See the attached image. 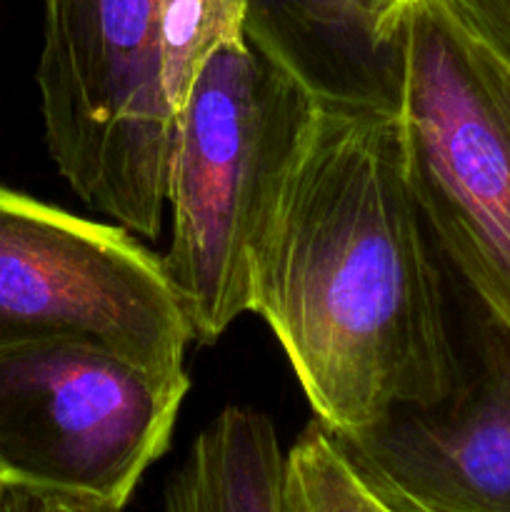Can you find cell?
<instances>
[{"mask_svg": "<svg viewBox=\"0 0 510 512\" xmlns=\"http://www.w3.org/2000/svg\"><path fill=\"white\" fill-rule=\"evenodd\" d=\"M405 173L440 253L510 335V68L420 0L400 20Z\"/></svg>", "mask_w": 510, "mask_h": 512, "instance_id": "277c9868", "label": "cell"}, {"mask_svg": "<svg viewBox=\"0 0 510 512\" xmlns=\"http://www.w3.org/2000/svg\"><path fill=\"white\" fill-rule=\"evenodd\" d=\"M33 510H35V493H33V490L23 488V485H15L13 508H10V512H33Z\"/></svg>", "mask_w": 510, "mask_h": 512, "instance_id": "5bb4252c", "label": "cell"}, {"mask_svg": "<svg viewBox=\"0 0 510 512\" xmlns=\"http://www.w3.org/2000/svg\"><path fill=\"white\" fill-rule=\"evenodd\" d=\"M13 495H15V485L0 478V512H10V508H13Z\"/></svg>", "mask_w": 510, "mask_h": 512, "instance_id": "2e32d148", "label": "cell"}, {"mask_svg": "<svg viewBox=\"0 0 510 512\" xmlns=\"http://www.w3.org/2000/svg\"><path fill=\"white\" fill-rule=\"evenodd\" d=\"M243 35L320 100L398 105L400 45L355 0H243Z\"/></svg>", "mask_w": 510, "mask_h": 512, "instance_id": "ba28073f", "label": "cell"}, {"mask_svg": "<svg viewBox=\"0 0 510 512\" xmlns=\"http://www.w3.org/2000/svg\"><path fill=\"white\" fill-rule=\"evenodd\" d=\"M163 512H285V453L273 420L225 408L170 478Z\"/></svg>", "mask_w": 510, "mask_h": 512, "instance_id": "9c48e42d", "label": "cell"}, {"mask_svg": "<svg viewBox=\"0 0 510 512\" xmlns=\"http://www.w3.org/2000/svg\"><path fill=\"white\" fill-rule=\"evenodd\" d=\"M355 3L370 23V28L375 30V35L383 43L393 45L398 43L400 20L420 0H355Z\"/></svg>", "mask_w": 510, "mask_h": 512, "instance_id": "7c38bea8", "label": "cell"}, {"mask_svg": "<svg viewBox=\"0 0 510 512\" xmlns=\"http://www.w3.org/2000/svg\"><path fill=\"white\" fill-rule=\"evenodd\" d=\"M188 388L185 373L80 340L0 350V478L123 510L168 450Z\"/></svg>", "mask_w": 510, "mask_h": 512, "instance_id": "5b68a950", "label": "cell"}, {"mask_svg": "<svg viewBox=\"0 0 510 512\" xmlns=\"http://www.w3.org/2000/svg\"><path fill=\"white\" fill-rule=\"evenodd\" d=\"M38 80L45 145L90 210L140 238L163 233L175 105L165 43L193 50L243 0H43Z\"/></svg>", "mask_w": 510, "mask_h": 512, "instance_id": "7a4b0ae2", "label": "cell"}, {"mask_svg": "<svg viewBox=\"0 0 510 512\" xmlns=\"http://www.w3.org/2000/svg\"><path fill=\"white\" fill-rule=\"evenodd\" d=\"M338 443L368 483L418 512H510V335L493 323L475 373L445 400Z\"/></svg>", "mask_w": 510, "mask_h": 512, "instance_id": "52a82bcc", "label": "cell"}, {"mask_svg": "<svg viewBox=\"0 0 510 512\" xmlns=\"http://www.w3.org/2000/svg\"><path fill=\"white\" fill-rule=\"evenodd\" d=\"M370 488H373V493L378 495V498L383 500V503L388 505L390 510H395V512H418L415 508H410V505H405L403 500H398V498H393V495H390V493H385V490L375 488V485H370Z\"/></svg>", "mask_w": 510, "mask_h": 512, "instance_id": "9a60e30c", "label": "cell"}, {"mask_svg": "<svg viewBox=\"0 0 510 512\" xmlns=\"http://www.w3.org/2000/svg\"><path fill=\"white\" fill-rule=\"evenodd\" d=\"M375 498H378V495H375ZM378 503H380V508H383V512H395V510H390V508H388V505H385V503H383V500H380V498H378Z\"/></svg>", "mask_w": 510, "mask_h": 512, "instance_id": "e0dca14e", "label": "cell"}, {"mask_svg": "<svg viewBox=\"0 0 510 512\" xmlns=\"http://www.w3.org/2000/svg\"><path fill=\"white\" fill-rule=\"evenodd\" d=\"M33 512H120V508L110 503H100V500L93 498H80V495L35 493Z\"/></svg>", "mask_w": 510, "mask_h": 512, "instance_id": "4fadbf2b", "label": "cell"}, {"mask_svg": "<svg viewBox=\"0 0 510 512\" xmlns=\"http://www.w3.org/2000/svg\"><path fill=\"white\" fill-rule=\"evenodd\" d=\"M48 340L185 373L195 335L163 258L130 230L0 185V350Z\"/></svg>", "mask_w": 510, "mask_h": 512, "instance_id": "8992f818", "label": "cell"}, {"mask_svg": "<svg viewBox=\"0 0 510 512\" xmlns=\"http://www.w3.org/2000/svg\"><path fill=\"white\" fill-rule=\"evenodd\" d=\"M318 98L245 35L208 53L175 113L165 273L195 343L250 313V263Z\"/></svg>", "mask_w": 510, "mask_h": 512, "instance_id": "3957f363", "label": "cell"}, {"mask_svg": "<svg viewBox=\"0 0 510 512\" xmlns=\"http://www.w3.org/2000/svg\"><path fill=\"white\" fill-rule=\"evenodd\" d=\"M285 512H383L338 438L315 418L285 453Z\"/></svg>", "mask_w": 510, "mask_h": 512, "instance_id": "30bf717a", "label": "cell"}, {"mask_svg": "<svg viewBox=\"0 0 510 512\" xmlns=\"http://www.w3.org/2000/svg\"><path fill=\"white\" fill-rule=\"evenodd\" d=\"M250 313L335 438L458 388L438 245L393 105L318 98L255 243Z\"/></svg>", "mask_w": 510, "mask_h": 512, "instance_id": "6da1fadb", "label": "cell"}, {"mask_svg": "<svg viewBox=\"0 0 510 512\" xmlns=\"http://www.w3.org/2000/svg\"><path fill=\"white\" fill-rule=\"evenodd\" d=\"M460 25L510 68V0H443Z\"/></svg>", "mask_w": 510, "mask_h": 512, "instance_id": "8fae6325", "label": "cell"}]
</instances>
